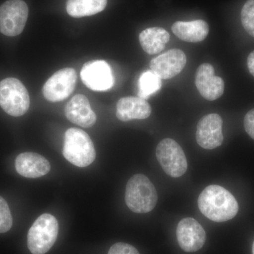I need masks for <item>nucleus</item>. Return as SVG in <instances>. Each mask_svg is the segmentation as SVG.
Here are the masks:
<instances>
[{"label":"nucleus","instance_id":"f257e3e1","mask_svg":"<svg viewBox=\"0 0 254 254\" xmlns=\"http://www.w3.org/2000/svg\"><path fill=\"white\" fill-rule=\"evenodd\" d=\"M198 208L206 218L212 221H228L236 216L238 203L234 195L224 187L210 185L200 193Z\"/></svg>","mask_w":254,"mask_h":254},{"label":"nucleus","instance_id":"f03ea898","mask_svg":"<svg viewBox=\"0 0 254 254\" xmlns=\"http://www.w3.org/2000/svg\"><path fill=\"white\" fill-rule=\"evenodd\" d=\"M125 202L133 213H149L157 204L158 193L149 179L138 174L131 177L127 182Z\"/></svg>","mask_w":254,"mask_h":254},{"label":"nucleus","instance_id":"7ed1b4c3","mask_svg":"<svg viewBox=\"0 0 254 254\" xmlns=\"http://www.w3.org/2000/svg\"><path fill=\"white\" fill-rule=\"evenodd\" d=\"M63 155L69 163L86 168L94 161V144L88 133L78 128H70L64 135Z\"/></svg>","mask_w":254,"mask_h":254},{"label":"nucleus","instance_id":"20e7f679","mask_svg":"<svg viewBox=\"0 0 254 254\" xmlns=\"http://www.w3.org/2000/svg\"><path fill=\"white\" fill-rule=\"evenodd\" d=\"M59 225L53 215L44 213L37 218L28 233V247L32 254H45L58 238Z\"/></svg>","mask_w":254,"mask_h":254},{"label":"nucleus","instance_id":"39448f33","mask_svg":"<svg viewBox=\"0 0 254 254\" xmlns=\"http://www.w3.org/2000/svg\"><path fill=\"white\" fill-rule=\"evenodd\" d=\"M0 106L13 117L22 116L29 109V94L17 78H6L0 81Z\"/></svg>","mask_w":254,"mask_h":254},{"label":"nucleus","instance_id":"423d86ee","mask_svg":"<svg viewBox=\"0 0 254 254\" xmlns=\"http://www.w3.org/2000/svg\"><path fill=\"white\" fill-rule=\"evenodd\" d=\"M156 157L164 172L169 176L177 178L186 173L188 168L186 155L175 140H162L157 146Z\"/></svg>","mask_w":254,"mask_h":254},{"label":"nucleus","instance_id":"0eeeda50","mask_svg":"<svg viewBox=\"0 0 254 254\" xmlns=\"http://www.w3.org/2000/svg\"><path fill=\"white\" fill-rule=\"evenodd\" d=\"M28 16V7L23 0H8L0 6V33L14 37L24 29Z\"/></svg>","mask_w":254,"mask_h":254},{"label":"nucleus","instance_id":"6e6552de","mask_svg":"<svg viewBox=\"0 0 254 254\" xmlns=\"http://www.w3.org/2000/svg\"><path fill=\"white\" fill-rule=\"evenodd\" d=\"M77 74L72 68H64L55 72L45 83L43 93L50 102H60L73 93Z\"/></svg>","mask_w":254,"mask_h":254},{"label":"nucleus","instance_id":"1a4fd4ad","mask_svg":"<svg viewBox=\"0 0 254 254\" xmlns=\"http://www.w3.org/2000/svg\"><path fill=\"white\" fill-rule=\"evenodd\" d=\"M83 83L95 91H105L114 85L113 71L110 65L103 60H93L83 65L81 71Z\"/></svg>","mask_w":254,"mask_h":254},{"label":"nucleus","instance_id":"9d476101","mask_svg":"<svg viewBox=\"0 0 254 254\" xmlns=\"http://www.w3.org/2000/svg\"><path fill=\"white\" fill-rule=\"evenodd\" d=\"M222 119L218 114L211 113L200 119L197 125L195 138L201 148L212 150L223 143Z\"/></svg>","mask_w":254,"mask_h":254},{"label":"nucleus","instance_id":"9b49d317","mask_svg":"<svg viewBox=\"0 0 254 254\" xmlns=\"http://www.w3.org/2000/svg\"><path fill=\"white\" fill-rule=\"evenodd\" d=\"M176 235L180 248L189 253L200 250L206 240L203 227L197 220L191 218L180 220L177 225Z\"/></svg>","mask_w":254,"mask_h":254},{"label":"nucleus","instance_id":"f8f14e48","mask_svg":"<svg viewBox=\"0 0 254 254\" xmlns=\"http://www.w3.org/2000/svg\"><path fill=\"white\" fill-rule=\"evenodd\" d=\"M186 64L185 53L180 49H172L151 60L150 67L161 79H169L181 73Z\"/></svg>","mask_w":254,"mask_h":254},{"label":"nucleus","instance_id":"ddd939ff","mask_svg":"<svg viewBox=\"0 0 254 254\" xmlns=\"http://www.w3.org/2000/svg\"><path fill=\"white\" fill-rule=\"evenodd\" d=\"M195 84L200 95L210 101L218 99L225 91V82L215 76V69L209 63L202 64L197 68Z\"/></svg>","mask_w":254,"mask_h":254},{"label":"nucleus","instance_id":"4468645a","mask_svg":"<svg viewBox=\"0 0 254 254\" xmlns=\"http://www.w3.org/2000/svg\"><path fill=\"white\" fill-rule=\"evenodd\" d=\"M65 115L71 123L84 128L93 127L97 119L88 98L81 94L75 95L66 104Z\"/></svg>","mask_w":254,"mask_h":254},{"label":"nucleus","instance_id":"2eb2a0df","mask_svg":"<svg viewBox=\"0 0 254 254\" xmlns=\"http://www.w3.org/2000/svg\"><path fill=\"white\" fill-rule=\"evenodd\" d=\"M16 172L26 178H38L49 173L50 164L44 157L36 153H21L15 160Z\"/></svg>","mask_w":254,"mask_h":254},{"label":"nucleus","instance_id":"dca6fc26","mask_svg":"<svg viewBox=\"0 0 254 254\" xmlns=\"http://www.w3.org/2000/svg\"><path fill=\"white\" fill-rule=\"evenodd\" d=\"M152 109L146 100L139 97H125L117 103V118L123 122L145 120L151 115Z\"/></svg>","mask_w":254,"mask_h":254},{"label":"nucleus","instance_id":"f3484780","mask_svg":"<svg viewBox=\"0 0 254 254\" xmlns=\"http://www.w3.org/2000/svg\"><path fill=\"white\" fill-rule=\"evenodd\" d=\"M174 34L182 41L199 43L204 41L209 33V26L203 20L177 21L172 26Z\"/></svg>","mask_w":254,"mask_h":254},{"label":"nucleus","instance_id":"a211bd4d","mask_svg":"<svg viewBox=\"0 0 254 254\" xmlns=\"http://www.w3.org/2000/svg\"><path fill=\"white\" fill-rule=\"evenodd\" d=\"M170 38V33L160 27L146 28L139 35L140 44L145 53L149 55L158 54L163 51Z\"/></svg>","mask_w":254,"mask_h":254},{"label":"nucleus","instance_id":"6ab92c4d","mask_svg":"<svg viewBox=\"0 0 254 254\" xmlns=\"http://www.w3.org/2000/svg\"><path fill=\"white\" fill-rule=\"evenodd\" d=\"M107 3L108 0H67L66 9L72 17H84L101 12Z\"/></svg>","mask_w":254,"mask_h":254},{"label":"nucleus","instance_id":"aec40b11","mask_svg":"<svg viewBox=\"0 0 254 254\" xmlns=\"http://www.w3.org/2000/svg\"><path fill=\"white\" fill-rule=\"evenodd\" d=\"M162 79L149 70L142 73L138 81V97L146 100L160 89Z\"/></svg>","mask_w":254,"mask_h":254},{"label":"nucleus","instance_id":"412c9836","mask_svg":"<svg viewBox=\"0 0 254 254\" xmlns=\"http://www.w3.org/2000/svg\"><path fill=\"white\" fill-rule=\"evenodd\" d=\"M241 21L244 28L254 38V0H247L241 11Z\"/></svg>","mask_w":254,"mask_h":254},{"label":"nucleus","instance_id":"4be33fe9","mask_svg":"<svg viewBox=\"0 0 254 254\" xmlns=\"http://www.w3.org/2000/svg\"><path fill=\"white\" fill-rule=\"evenodd\" d=\"M12 225V216L7 202L0 196V233L9 231Z\"/></svg>","mask_w":254,"mask_h":254},{"label":"nucleus","instance_id":"5701e85b","mask_svg":"<svg viewBox=\"0 0 254 254\" xmlns=\"http://www.w3.org/2000/svg\"><path fill=\"white\" fill-rule=\"evenodd\" d=\"M108 254H140L133 246L123 242L115 244L110 247Z\"/></svg>","mask_w":254,"mask_h":254},{"label":"nucleus","instance_id":"b1692460","mask_svg":"<svg viewBox=\"0 0 254 254\" xmlns=\"http://www.w3.org/2000/svg\"><path fill=\"white\" fill-rule=\"evenodd\" d=\"M244 127L249 136L254 140V108L245 115L244 119Z\"/></svg>","mask_w":254,"mask_h":254},{"label":"nucleus","instance_id":"393cba45","mask_svg":"<svg viewBox=\"0 0 254 254\" xmlns=\"http://www.w3.org/2000/svg\"><path fill=\"white\" fill-rule=\"evenodd\" d=\"M247 66L251 74L254 76V50L250 53L247 58Z\"/></svg>","mask_w":254,"mask_h":254},{"label":"nucleus","instance_id":"a878e982","mask_svg":"<svg viewBox=\"0 0 254 254\" xmlns=\"http://www.w3.org/2000/svg\"><path fill=\"white\" fill-rule=\"evenodd\" d=\"M252 253H253V254H254V244H253V247H252Z\"/></svg>","mask_w":254,"mask_h":254}]
</instances>
